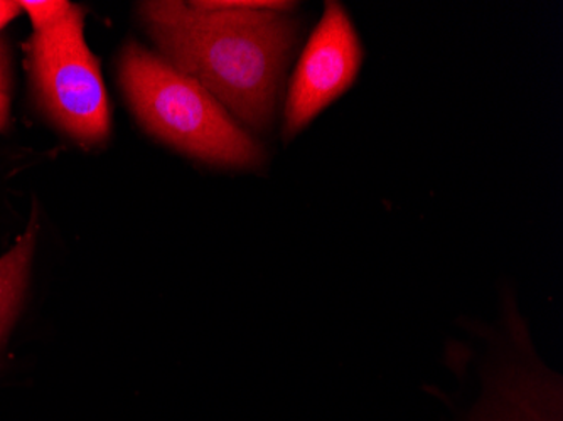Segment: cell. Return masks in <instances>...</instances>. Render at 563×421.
Here are the masks:
<instances>
[{"mask_svg": "<svg viewBox=\"0 0 563 421\" xmlns=\"http://www.w3.org/2000/svg\"><path fill=\"white\" fill-rule=\"evenodd\" d=\"M296 2L151 0L139 18L169 65L201 85L243 129L267 132L300 40Z\"/></svg>", "mask_w": 563, "mask_h": 421, "instance_id": "1", "label": "cell"}, {"mask_svg": "<svg viewBox=\"0 0 563 421\" xmlns=\"http://www.w3.org/2000/svg\"><path fill=\"white\" fill-rule=\"evenodd\" d=\"M117 69L126 103L152 137L210 166L258 169L264 164V147L249 130L163 56L129 41Z\"/></svg>", "mask_w": 563, "mask_h": 421, "instance_id": "2", "label": "cell"}, {"mask_svg": "<svg viewBox=\"0 0 563 421\" xmlns=\"http://www.w3.org/2000/svg\"><path fill=\"white\" fill-rule=\"evenodd\" d=\"M30 68L41 109L66 135L97 147L112 126L100 62L85 41V12L73 4L65 19L34 33Z\"/></svg>", "mask_w": 563, "mask_h": 421, "instance_id": "3", "label": "cell"}, {"mask_svg": "<svg viewBox=\"0 0 563 421\" xmlns=\"http://www.w3.org/2000/svg\"><path fill=\"white\" fill-rule=\"evenodd\" d=\"M363 58V44L346 9L336 0H328L287 91L282 130L286 141L297 137L353 87Z\"/></svg>", "mask_w": 563, "mask_h": 421, "instance_id": "4", "label": "cell"}, {"mask_svg": "<svg viewBox=\"0 0 563 421\" xmlns=\"http://www.w3.org/2000/svg\"><path fill=\"white\" fill-rule=\"evenodd\" d=\"M506 307L505 331L496 335V357L473 421H562V379L533 353L515 306Z\"/></svg>", "mask_w": 563, "mask_h": 421, "instance_id": "5", "label": "cell"}, {"mask_svg": "<svg viewBox=\"0 0 563 421\" xmlns=\"http://www.w3.org/2000/svg\"><path fill=\"white\" fill-rule=\"evenodd\" d=\"M36 217H33L21 240L12 246L11 252L0 258V342L11 328L24 296L31 258L36 245Z\"/></svg>", "mask_w": 563, "mask_h": 421, "instance_id": "6", "label": "cell"}, {"mask_svg": "<svg viewBox=\"0 0 563 421\" xmlns=\"http://www.w3.org/2000/svg\"><path fill=\"white\" fill-rule=\"evenodd\" d=\"M19 5L30 14L36 33L62 22L73 8L66 0H22Z\"/></svg>", "mask_w": 563, "mask_h": 421, "instance_id": "7", "label": "cell"}, {"mask_svg": "<svg viewBox=\"0 0 563 421\" xmlns=\"http://www.w3.org/2000/svg\"><path fill=\"white\" fill-rule=\"evenodd\" d=\"M11 87V62H9L8 46L0 40V95H9Z\"/></svg>", "mask_w": 563, "mask_h": 421, "instance_id": "8", "label": "cell"}, {"mask_svg": "<svg viewBox=\"0 0 563 421\" xmlns=\"http://www.w3.org/2000/svg\"><path fill=\"white\" fill-rule=\"evenodd\" d=\"M21 5L19 2H12V0H0V30L4 27L5 24L12 21V19L18 18L21 14Z\"/></svg>", "mask_w": 563, "mask_h": 421, "instance_id": "9", "label": "cell"}, {"mask_svg": "<svg viewBox=\"0 0 563 421\" xmlns=\"http://www.w3.org/2000/svg\"><path fill=\"white\" fill-rule=\"evenodd\" d=\"M11 101L9 95H0V130H4L9 125V117H11Z\"/></svg>", "mask_w": 563, "mask_h": 421, "instance_id": "10", "label": "cell"}]
</instances>
